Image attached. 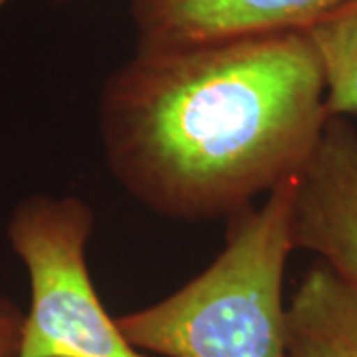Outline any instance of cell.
Here are the masks:
<instances>
[{
	"label": "cell",
	"mask_w": 357,
	"mask_h": 357,
	"mask_svg": "<svg viewBox=\"0 0 357 357\" xmlns=\"http://www.w3.org/2000/svg\"><path fill=\"white\" fill-rule=\"evenodd\" d=\"M8 2H13V0H0V8H2V6H6Z\"/></svg>",
	"instance_id": "9"
},
{
	"label": "cell",
	"mask_w": 357,
	"mask_h": 357,
	"mask_svg": "<svg viewBox=\"0 0 357 357\" xmlns=\"http://www.w3.org/2000/svg\"><path fill=\"white\" fill-rule=\"evenodd\" d=\"M24 312L13 298L0 294V357H18L22 340Z\"/></svg>",
	"instance_id": "8"
},
{
	"label": "cell",
	"mask_w": 357,
	"mask_h": 357,
	"mask_svg": "<svg viewBox=\"0 0 357 357\" xmlns=\"http://www.w3.org/2000/svg\"><path fill=\"white\" fill-rule=\"evenodd\" d=\"M286 357H357V290L319 260L286 304Z\"/></svg>",
	"instance_id": "6"
},
{
	"label": "cell",
	"mask_w": 357,
	"mask_h": 357,
	"mask_svg": "<svg viewBox=\"0 0 357 357\" xmlns=\"http://www.w3.org/2000/svg\"><path fill=\"white\" fill-rule=\"evenodd\" d=\"M93 211L77 197L30 195L6 236L30 282L18 357H147L107 314L88 268Z\"/></svg>",
	"instance_id": "3"
},
{
	"label": "cell",
	"mask_w": 357,
	"mask_h": 357,
	"mask_svg": "<svg viewBox=\"0 0 357 357\" xmlns=\"http://www.w3.org/2000/svg\"><path fill=\"white\" fill-rule=\"evenodd\" d=\"M294 181L227 218L225 248L199 276L115 318L129 344L163 357H286Z\"/></svg>",
	"instance_id": "2"
},
{
	"label": "cell",
	"mask_w": 357,
	"mask_h": 357,
	"mask_svg": "<svg viewBox=\"0 0 357 357\" xmlns=\"http://www.w3.org/2000/svg\"><path fill=\"white\" fill-rule=\"evenodd\" d=\"M349 0H133L137 50L307 30Z\"/></svg>",
	"instance_id": "5"
},
{
	"label": "cell",
	"mask_w": 357,
	"mask_h": 357,
	"mask_svg": "<svg viewBox=\"0 0 357 357\" xmlns=\"http://www.w3.org/2000/svg\"><path fill=\"white\" fill-rule=\"evenodd\" d=\"M330 119L306 30L137 50L105 79V165L145 208L173 220L229 218L298 177Z\"/></svg>",
	"instance_id": "1"
},
{
	"label": "cell",
	"mask_w": 357,
	"mask_h": 357,
	"mask_svg": "<svg viewBox=\"0 0 357 357\" xmlns=\"http://www.w3.org/2000/svg\"><path fill=\"white\" fill-rule=\"evenodd\" d=\"M294 250H307L357 290V129L330 117L294 181Z\"/></svg>",
	"instance_id": "4"
},
{
	"label": "cell",
	"mask_w": 357,
	"mask_h": 357,
	"mask_svg": "<svg viewBox=\"0 0 357 357\" xmlns=\"http://www.w3.org/2000/svg\"><path fill=\"white\" fill-rule=\"evenodd\" d=\"M326 74L330 117H357V0L328 14L306 30Z\"/></svg>",
	"instance_id": "7"
}]
</instances>
